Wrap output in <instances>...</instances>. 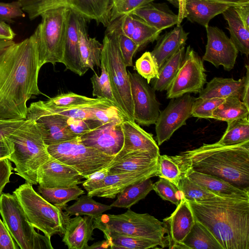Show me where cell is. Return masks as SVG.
Returning <instances> with one entry per match:
<instances>
[{
	"instance_id": "obj_36",
	"label": "cell",
	"mask_w": 249,
	"mask_h": 249,
	"mask_svg": "<svg viewBox=\"0 0 249 249\" xmlns=\"http://www.w3.org/2000/svg\"><path fill=\"white\" fill-rule=\"evenodd\" d=\"M38 193L52 204L64 209L67 203L71 200H76L81 195L85 194L77 185L71 187L46 188L38 186Z\"/></svg>"
},
{
	"instance_id": "obj_47",
	"label": "cell",
	"mask_w": 249,
	"mask_h": 249,
	"mask_svg": "<svg viewBox=\"0 0 249 249\" xmlns=\"http://www.w3.org/2000/svg\"><path fill=\"white\" fill-rule=\"evenodd\" d=\"M153 190L163 199L171 202L178 206L180 202L182 195L178 187L164 178L153 183Z\"/></svg>"
},
{
	"instance_id": "obj_54",
	"label": "cell",
	"mask_w": 249,
	"mask_h": 249,
	"mask_svg": "<svg viewBox=\"0 0 249 249\" xmlns=\"http://www.w3.org/2000/svg\"><path fill=\"white\" fill-rule=\"evenodd\" d=\"M14 169L8 159L0 160V195L6 185L10 182V176Z\"/></svg>"
},
{
	"instance_id": "obj_60",
	"label": "cell",
	"mask_w": 249,
	"mask_h": 249,
	"mask_svg": "<svg viewBox=\"0 0 249 249\" xmlns=\"http://www.w3.org/2000/svg\"><path fill=\"white\" fill-rule=\"evenodd\" d=\"M246 80L241 100L248 107H249V67L246 65Z\"/></svg>"
},
{
	"instance_id": "obj_2",
	"label": "cell",
	"mask_w": 249,
	"mask_h": 249,
	"mask_svg": "<svg viewBox=\"0 0 249 249\" xmlns=\"http://www.w3.org/2000/svg\"><path fill=\"white\" fill-rule=\"evenodd\" d=\"M187 202L195 220L209 230L223 249H249V198L226 196Z\"/></svg>"
},
{
	"instance_id": "obj_39",
	"label": "cell",
	"mask_w": 249,
	"mask_h": 249,
	"mask_svg": "<svg viewBox=\"0 0 249 249\" xmlns=\"http://www.w3.org/2000/svg\"><path fill=\"white\" fill-rule=\"evenodd\" d=\"M178 189L189 201H203L228 196L213 192L184 175H182L180 180Z\"/></svg>"
},
{
	"instance_id": "obj_28",
	"label": "cell",
	"mask_w": 249,
	"mask_h": 249,
	"mask_svg": "<svg viewBox=\"0 0 249 249\" xmlns=\"http://www.w3.org/2000/svg\"><path fill=\"white\" fill-rule=\"evenodd\" d=\"M246 75L236 80L232 78L214 77L199 93V98H224L237 97L242 99Z\"/></svg>"
},
{
	"instance_id": "obj_35",
	"label": "cell",
	"mask_w": 249,
	"mask_h": 249,
	"mask_svg": "<svg viewBox=\"0 0 249 249\" xmlns=\"http://www.w3.org/2000/svg\"><path fill=\"white\" fill-rule=\"evenodd\" d=\"M249 115V107L237 97H228L213 112L212 119L228 122L246 118Z\"/></svg>"
},
{
	"instance_id": "obj_14",
	"label": "cell",
	"mask_w": 249,
	"mask_h": 249,
	"mask_svg": "<svg viewBox=\"0 0 249 249\" xmlns=\"http://www.w3.org/2000/svg\"><path fill=\"white\" fill-rule=\"evenodd\" d=\"M133 105V117L138 124H155L160 112L155 90L137 73L128 71Z\"/></svg>"
},
{
	"instance_id": "obj_8",
	"label": "cell",
	"mask_w": 249,
	"mask_h": 249,
	"mask_svg": "<svg viewBox=\"0 0 249 249\" xmlns=\"http://www.w3.org/2000/svg\"><path fill=\"white\" fill-rule=\"evenodd\" d=\"M69 9L57 7L42 13L41 22L34 34L41 67L46 63H61L63 56Z\"/></svg>"
},
{
	"instance_id": "obj_5",
	"label": "cell",
	"mask_w": 249,
	"mask_h": 249,
	"mask_svg": "<svg viewBox=\"0 0 249 249\" xmlns=\"http://www.w3.org/2000/svg\"><path fill=\"white\" fill-rule=\"evenodd\" d=\"M107 27L103 40L101 61L105 66L119 109L127 120L135 122L129 76L118 42L119 18L110 22Z\"/></svg>"
},
{
	"instance_id": "obj_15",
	"label": "cell",
	"mask_w": 249,
	"mask_h": 249,
	"mask_svg": "<svg viewBox=\"0 0 249 249\" xmlns=\"http://www.w3.org/2000/svg\"><path fill=\"white\" fill-rule=\"evenodd\" d=\"M195 99L190 93L171 99L166 108L160 112L155 124L158 145L169 140L176 130L186 124L191 116Z\"/></svg>"
},
{
	"instance_id": "obj_56",
	"label": "cell",
	"mask_w": 249,
	"mask_h": 249,
	"mask_svg": "<svg viewBox=\"0 0 249 249\" xmlns=\"http://www.w3.org/2000/svg\"><path fill=\"white\" fill-rule=\"evenodd\" d=\"M119 18L121 32L124 36L131 38L134 29V17L130 14H126Z\"/></svg>"
},
{
	"instance_id": "obj_50",
	"label": "cell",
	"mask_w": 249,
	"mask_h": 249,
	"mask_svg": "<svg viewBox=\"0 0 249 249\" xmlns=\"http://www.w3.org/2000/svg\"><path fill=\"white\" fill-rule=\"evenodd\" d=\"M67 123L71 131L77 136H80L102 124L100 122L95 120H83L69 117H67Z\"/></svg>"
},
{
	"instance_id": "obj_53",
	"label": "cell",
	"mask_w": 249,
	"mask_h": 249,
	"mask_svg": "<svg viewBox=\"0 0 249 249\" xmlns=\"http://www.w3.org/2000/svg\"><path fill=\"white\" fill-rule=\"evenodd\" d=\"M10 232L0 218V249H19Z\"/></svg>"
},
{
	"instance_id": "obj_51",
	"label": "cell",
	"mask_w": 249,
	"mask_h": 249,
	"mask_svg": "<svg viewBox=\"0 0 249 249\" xmlns=\"http://www.w3.org/2000/svg\"><path fill=\"white\" fill-rule=\"evenodd\" d=\"M24 16L18 0L10 3L0 2V21L12 22L13 19Z\"/></svg>"
},
{
	"instance_id": "obj_18",
	"label": "cell",
	"mask_w": 249,
	"mask_h": 249,
	"mask_svg": "<svg viewBox=\"0 0 249 249\" xmlns=\"http://www.w3.org/2000/svg\"><path fill=\"white\" fill-rule=\"evenodd\" d=\"M83 178L73 167L52 157L37 171L38 184L46 188L74 187L82 183Z\"/></svg>"
},
{
	"instance_id": "obj_44",
	"label": "cell",
	"mask_w": 249,
	"mask_h": 249,
	"mask_svg": "<svg viewBox=\"0 0 249 249\" xmlns=\"http://www.w3.org/2000/svg\"><path fill=\"white\" fill-rule=\"evenodd\" d=\"M133 16L135 26L131 38L140 48L158 39L161 31L150 26L140 18Z\"/></svg>"
},
{
	"instance_id": "obj_13",
	"label": "cell",
	"mask_w": 249,
	"mask_h": 249,
	"mask_svg": "<svg viewBox=\"0 0 249 249\" xmlns=\"http://www.w3.org/2000/svg\"><path fill=\"white\" fill-rule=\"evenodd\" d=\"M34 120L48 146L72 139L77 136L70 129L67 117L49 110L43 101L31 103L26 119Z\"/></svg>"
},
{
	"instance_id": "obj_33",
	"label": "cell",
	"mask_w": 249,
	"mask_h": 249,
	"mask_svg": "<svg viewBox=\"0 0 249 249\" xmlns=\"http://www.w3.org/2000/svg\"><path fill=\"white\" fill-rule=\"evenodd\" d=\"M182 243L186 249H223L219 242L209 230L196 220Z\"/></svg>"
},
{
	"instance_id": "obj_42",
	"label": "cell",
	"mask_w": 249,
	"mask_h": 249,
	"mask_svg": "<svg viewBox=\"0 0 249 249\" xmlns=\"http://www.w3.org/2000/svg\"><path fill=\"white\" fill-rule=\"evenodd\" d=\"M156 176L168 179L178 188L182 172L174 156L160 155L159 156Z\"/></svg>"
},
{
	"instance_id": "obj_21",
	"label": "cell",
	"mask_w": 249,
	"mask_h": 249,
	"mask_svg": "<svg viewBox=\"0 0 249 249\" xmlns=\"http://www.w3.org/2000/svg\"><path fill=\"white\" fill-rule=\"evenodd\" d=\"M157 170L107 175L98 188L88 193L91 197L114 198L127 186L156 176Z\"/></svg>"
},
{
	"instance_id": "obj_12",
	"label": "cell",
	"mask_w": 249,
	"mask_h": 249,
	"mask_svg": "<svg viewBox=\"0 0 249 249\" xmlns=\"http://www.w3.org/2000/svg\"><path fill=\"white\" fill-rule=\"evenodd\" d=\"M205 72L202 60L189 46L176 76L166 90L167 98H176L187 93H199L206 83Z\"/></svg>"
},
{
	"instance_id": "obj_59",
	"label": "cell",
	"mask_w": 249,
	"mask_h": 249,
	"mask_svg": "<svg viewBox=\"0 0 249 249\" xmlns=\"http://www.w3.org/2000/svg\"><path fill=\"white\" fill-rule=\"evenodd\" d=\"M15 36L10 26L4 21H0V40H13Z\"/></svg>"
},
{
	"instance_id": "obj_62",
	"label": "cell",
	"mask_w": 249,
	"mask_h": 249,
	"mask_svg": "<svg viewBox=\"0 0 249 249\" xmlns=\"http://www.w3.org/2000/svg\"><path fill=\"white\" fill-rule=\"evenodd\" d=\"M110 246L111 243L110 241L105 239V240L94 243L90 246H88L87 249H110Z\"/></svg>"
},
{
	"instance_id": "obj_30",
	"label": "cell",
	"mask_w": 249,
	"mask_h": 249,
	"mask_svg": "<svg viewBox=\"0 0 249 249\" xmlns=\"http://www.w3.org/2000/svg\"><path fill=\"white\" fill-rule=\"evenodd\" d=\"M87 21L84 18L81 16L78 29L80 52L84 66L94 71V66L101 67L103 44L95 38H91L89 36L87 29Z\"/></svg>"
},
{
	"instance_id": "obj_10",
	"label": "cell",
	"mask_w": 249,
	"mask_h": 249,
	"mask_svg": "<svg viewBox=\"0 0 249 249\" xmlns=\"http://www.w3.org/2000/svg\"><path fill=\"white\" fill-rule=\"evenodd\" d=\"M53 158L75 169L85 178L108 166L115 156L85 146L80 137L47 146Z\"/></svg>"
},
{
	"instance_id": "obj_22",
	"label": "cell",
	"mask_w": 249,
	"mask_h": 249,
	"mask_svg": "<svg viewBox=\"0 0 249 249\" xmlns=\"http://www.w3.org/2000/svg\"><path fill=\"white\" fill-rule=\"evenodd\" d=\"M122 127L124 144L115 157L136 151H145L158 156L160 155L158 145L153 135L144 130L135 122L126 119L123 122Z\"/></svg>"
},
{
	"instance_id": "obj_48",
	"label": "cell",
	"mask_w": 249,
	"mask_h": 249,
	"mask_svg": "<svg viewBox=\"0 0 249 249\" xmlns=\"http://www.w3.org/2000/svg\"><path fill=\"white\" fill-rule=\"evenodd\" d=\"M225 100L224 98H196L192 107L191 116L203 119H212L213 110Z\"/></svg>"
},
{
	"instance_id": "obj_20",
	"label": "cell",
	"mask_w": 249,
	"mask_h": 249,
	"mask_svg": "<svg viewBox=\"0 0 249 249\" xmlns=\"http://www.w3.org/2000/svg\"><path fill=\"white\" fill-rule=\"evenodd\" d=\"M81 16L69 9L62 61L67 70L82 76L89 70L82 63L78 29Z\"/></svg>"
},
{
	"instance_id": "obj_31",
	"label": "cell",
	"mask_w": 249,
	"mask_h": 249,
	"mask_svg": "<svg viewBox=\"0 0 249 249\" xmlns=\"http://www.w3.org/2000/svg\"><path fill=\"white\" fill-rule=\"evenodd\" d=\"M233 7L228 8L222 14L228 23V27L227 28L230 33V39L238 51L248 57L249 30L245 27Z\"/></svg>"
},
{
	"instance_id": "obj_41",
	"label": "cell",
	"mask_w": 249,
	"mask_h": 249,
	"mask_svg": "<svg viewBox=\"0 0 249 249\" xmlns=\"http://www.w3.org/2000/svg\"><path fill=\"white\" fill-rule=\"evenodd\" d=\"M106 100L107 99L103 98H91L70 92L51 98L49 100L44 101V103L50 107L63 108L93 105Z\"/></svg>"
},
{
	"instance_id": "obj_9",
	"label": "cell",
	"mask_w": 249,
	"mask_h": 249,
	"mask_svg": "<svg viewBox=\"0 0 249 249\" xmlns=\"http://www.w3.org/2000/svg\"><path fill=\"white\" fill-rule=\"evenodd\" d=\"M0 214L12 238L20 249H53L51 238L37 232L30 223L13 194L0 195Z\"/></svg>"
},
{
	"instance_id": "obj_55",
	"label": "cell",
	"mask_w": 249,
	"mask_h": 249,
	"mask_svg": "<svg viewBox=\"0 0 249 249\" xmlns=\"http://www.w3.org/2000/svg\"><path fill=\"white\" fill-rule=\"evenodd\" d=\"M25 120H5L0 119V140L7 137L20 126Z\"/></svg>"
},
{
	"instance_id": "obj_58",
	"label": "cell",
	"mask_w": 249,
	"mask_h": 249,
	"mask_svg": "<svg viewBox=\"0 0 249 249\" xmlns=\"http://www.w3.org/2000/svg\"><path fill=\"white\" fill-rule=\"evenodd\" d=\"M14 150L13 143L7 137L0 140V160L9 159Z\"/></svg>"
},
{
	"instance_id": "obj_26",
	"label": "cell",
	"mask_w": 249,
	"mask_h": 249,
	"mask_svg": "<svg viewBox=\"0 0 249 249\" xmlns=\"http://www.w3.org/2000/svg\"><path fill=\"white\" fill-rule=\"evenodd\" d=\"M182 175L208 190L222 195L249 198V191L240 189L220 178L179 166Z\"/></svg>"
},
{
	"instance_id": "obj_16",
	"label": "cell",
	"mask_w": 249,
	"mask_h": 249,
	"mask_svg": "<svg viewBox=\"0 0 249 249\" xmlns=\"http://www.w3.org/2000/svg\"><path fill=\"white\" fill-rule=\"evenodd\" d=\"M206 29L207 42L202 59L217 68L222 66L226 71L231 70L239 52L235 46L230 38L218 27L208 25Z\"/></svg>"
},
{
	"instance_id": "obj_32",
	"label": "cell",
	"mask_w": 249,
	"mask_h": 249,
	"mask_svg": "<svg viewBox=\"0 0 249 249\" xmlns=\"http://www.w3.org/2000/svg\"><path fill=\"white\" fill-rule=\"evenodd\" d=\"M185 47L179 49L159 68L158 77L153 79L152 88L155 91L166 90L176 76L185 54Z\"/></svg>"
},
{
	"instance_id": "obj_24",
	"label": "cell",
	"mask_w": 249,
	"mask_h": 249,
	"mask_svg": "<svg viewBox=\"0 0 249 249\" xmlns=\"http://www.w3.org/2000/svg\"><path fill=\"white\" fill-rule=\"evenodd\" d=\"M93 217L89 215H75L70 219L62 241L69 249H87L92 240Z\"/></svg>"
},
{
	"instance_id": "obj_17",
	"label": "cell",
	"mask_w": 249,
	"mask_h": 249,
	"mask_svg": "<svg viewBox=\"0 0 249 249\" xmlns=\"http://www.w3.org/2000/svg\"><path fill=\"white\" fill-rule=\"evenodd\" d=\"M123 122H110L80 136L82 142L107 155L115 156L122 149L124 135Z\"/></svg>"
},
{
	"instance_id": "obj_57",
	"label": "cell",
	"mask_w": 249,
	"mask_h": 249,
	"mask_svg": "<svg viewBox=\"0 0 249 249\" xmlns=\"http://www.w3.org/2000/svg\"><path fill=\"white\" fill-rule=\"evenodd\" d=\"M233 7L245 27L249 30V3L238 5Z\"/></svg>"
},
{
	"instance_id": "obj_3",
	"label": "cell",
	"mask_w": 249,
	"mask_h": 249,
	"mask_svg": "<svg viewBox=\"0 0 249 249\" xmlns=\"http://www.w3.org/2000/svg\"><path fill=\"white\" fill-rule=\"evenodd\" d=\"M174 157L179 166L220 178L249 191V141L234 145L204 143Z\"/></svg>"
},
{
	"instance_id": "obj_40",
	"label": "cell",
	"mask_w": 249,
	"mask_h": 249,
	"mask_svg": "<svg viewBox=\"0 0 249 249\" xmlns=\"http://www.w3.org/2000/svg\"><path fill=\"white\" fill-rule=\"evenodd\" d=\"M109 240L112 249H148L165 247L158 240L142 237L119 235Z\"/></svg>"
},
{
	"instance_id": "obj_52",
	"label": "cell",
	"mask_w": 249,
	"mask_h": 249,
	"mask_svg": "<svg viewBox=\"0 0 249 249\" xmlns=\"http://www.w3.org/2000/svg\"><path fill=\"white\" fill-rule=\"evenodd\" d=\"M108 173L107 166L105 168L92 174L86 180L83 181L82 185L87 193L99 187Z\"/></svg>"
},
{
	"instance_id": "obj_6",
	"label": "cell",
	"mask_w": 249,
	"mask_h": 249,
	"mask_svg": "<svg viewBox=\"0 0 249 249\" xmlns=\"http://www.w3.org/2000/svg\"><path fill=\"white\" fill-rule=\"evenodd\" d=\"M93 228L101 231L106 239L119 235L137 236L158 240L168 246L162 222L148 213H139L130 209L119 214H104L93 218Z\"/></svg>"
},
{
	"instance_id": "obj_46",
	"label": "cell",
	"mask_w": 249,
	"mask_h": 249,
	"mask_svg": "<svg viewBox=\"0 0 249 249\" xmlns=\"http://www.w3.org/2000/svg\"><path fill=\"white\" fill-rule=\"evenodd\" d=\"M154 0H112L110 23L118 18L131 14L136 9Z\"/></svg>"
},
{
	"instance_id": "obj_49",
	"label": "cell",
	"mask_w": 249,
	"mask_h": 249,
	"mask_svg": "<svg viewBox=\"0 0 249 249\" xmlns=\"http://www.w3.org/2000/svg\"><path fill=\"white\" fill-rule=\"evenodd\" d=\"M118 42L125 66L126 67L133 66V56L140 48L131 38L124 36L121 32L120 26Z\"/></svg>"
},
{
	"instance_id": "obj_7",
	"label": "cell",
	"mask_w": 249,
	"mask_h": 249,
	"mask_svg": "<svg viewBox=\"0 0 249 249\" xmlns=\"http://www.w3.org/2000/svg\"><path fill=\"white\" fill-rule=\"evenodd\" d=\"M30 223L50 238L64 235L70 215L45 199L26 182L13 191Z\"/></svg>"
},
{
	"instance_id": "obj_45",
	"label": "cell",
	"mask_w": 249,
	"mask_h": 249,
	"mask_svg": "<svg viewBox=\"0 0 249 249\" xmlns=\"http://www.w3.org/2000/svg\"><path fill=\"white\" fill-rule=\"evenodd\" d=\"M135 70L149 84L158 77L159 68L150 52H146L135 63Z\"/></svg>"
},
{
	"instance_id": "obj_19",
	"label": "cell",
	"mask_w": 249,
	"mask_h": 249,
	"mask_svg": "<svg viewBox=\"0 0 249 249\" xmlns=\"http://www.w3.org/2000/svg\"><path fill=\"white\" fill-rule=\"evenodd\" d=\"M162 222L167 234L168 248L186 249L182 242L194 225L195 219L183 196L176 210Z\"/></svg>"
},
{
	"instance_id": "obj_61",
	"label": "cell",
	"mask_w": 249,
	"mask_h": 249,
	"mask_svg": "<svg viewBox=\"0 0 249 249\" xmlns=\"http://www.w3.org/2000/svg\"><path fill=\"white\" fill-rule=\"evenodd\" d=\"M186 0H171V2H175L176 6L178 7V21L177 26L180 25L183 19L185 18V6Z\"/></svg>"
},
{
	"instance_id": "obj_34",
	"label": "cell",
	"mask_w": 249,
	"mask_h": 249,
	"mask_svg": "<svg viewBox=\"0 0 249 249\" xmlns=\"http://www.w3.org/2000/svg\"><path fill=\"white\" fill-rule=\"evenodd\" d=\"M153 185L150 178L130 185L118 194L117 199L110 205L112 207L130 209L153 190Z\"/></svg>"
},
{
	"instance_id": "obj_4",
	"label": "cell",
	"mask_w": 249,
	"mask_h": 249,
	"mask_svg": "<svg viewBox=\"0 0 249 249\" xmlns=\"http://www.w3.org/2000/svg\"><path fill=\"white\" fill-rule=\"evenodd\" d=\"M7 138L13 145L14 150L9 160L14 163V171L26 182L37 184L39 168L52 157L35 121L26 119Z\"/></svg>"
},
{
	"instance_id": "obj_29",
	"label": "cell",
	"mask_w": 249,
	"mask_h": 249,
	"mask_svg": "<svg viewBox=\"0 0 249 249\" xmlns=\"http://www.w3.org/2000/svg\"><path fill=\"white\" fill-rule=\"evenodd\" d=\"M132 15L136 16L156 29L162 31L178 23V15L175 14L163 4L152 2L135 10Z\"/></svg>"
},
{
	"instance_id": "obj_23",
	"label": "cell",
	"mask_w": 249,
	"mask_h": 249,
	"mask_svg": "<svg viewBox=\"0 0 249 249\" xmlns=\"http://www.w3.org/2000/svg\"><path fill=\"white\" fill-rule=\"evenodd\" d=\"M159 156L145 151H136L115 157L108 166V175L157 170Z\"/></svg>"
},
{
	"instance_id": "obj_27",
	"label": "cell",
	"mask_w": 249,
	"mask_h": 249,
	"mask_svg": "<svg viewBox=\"0 0 249 249\" xmlns=\"http://www.w3.org/2000/svg\"><path fill=\"white\" fill-rule=\"evenodd\" d=\"M188 34L189 33L185 32L179 25L158 39L150 53L159 68L169 57L185 46Z\"/></svg>"
},
{
	"instance_id": "obj_1",
	"label": "cell",
	"mask_w": 249,
	"mask_h": 249,
	"mask_svg": "<svg viewBox=\"0 0 249 249\" xmlns=\"http://www.w3.org/2000/svg\"><path fill=\"white\" fill-rule=\"evenodd\" d=\"M41 68L34 34L18 43L0 40V120H26L27 102L41 93Z\"/></svg>"
},
{
	"instance_id": "obj_43",
	"label": "cell",
	"mask_w": 249,
	"mask_h": 249,
	"mask_svg": "<svg viewBox=\"0 0 249 249\" xmlns=\"http://www.w3.org/2000/svg\"><path fill=\"white\" fill-rule=\"evenodd\" d=\"M101 75L99 76L94 72V74L90 78L93 88L92 95L97 98H103L108 100L119 108L112 93L108 75L105 66L101 61Z\"/></svg>"
},
{
	"instance_id": "obj_11",
	"label": "cell",
	"mask_w": 249,
	"mask_h": 249,
	"mask_svg": "<svg viewBox=\"0 0 249 249\" xmlns=\"http://www.w3.org/2000/svg\"><path fill=\"white\" fill-rule=\"evenodd\" d=\"M22 10L33 20L45 11L64 7L87 20H94L107 27L110 23L112 0H18Z\"/></svg>"
},
{
	"instance_id": "obj_25",
	"label": "cell",
	"mask_w": 249,
	"mask_h": 249,
	"mask_svg": "<svg viewBox=\"0 0 249 249\" xmlns=\"http://www.w3.org/2000/svg\"><path fill=\"white\" fill-rule=\"evenodd\" d=\"M236 5H238L208 0H186L185 18L206 28L213 18L228 8Z\"/></svg>"
},
{
	"instance_id": "obj_38",
	"label": "cell",
	"mask_w": 249,
	"mask_h": 249,
	"mask_svg": "<svg viewBox=\"0 0 249 249\" xmlns=\"http://www.w3.org/2000/svg\"><path fill=\"white\" fill-rule=\"evenodd\" d=\"M227 129L217 142L223 145H234L249 141V117L227 122Z\"/></svg>"
},
{
	"instance_id": "obj_63",
	"label": "cell",
	"mask_w": 249,
	"mask_h": 249,
	"mask_svg": "<svg viewBox=\"0 0 249 249\" xmlns=\"http://www.w3.org/2000/svg\"><path fill=\"white\" fill-rule=\"evenodd\" d=\"M213 1L233 3L236 5L249 3V0H208Z\"/></svg>"
},
{
	"instance_id": "obj_37",
	"label": "cell",
	"mask_w": 249,
	"mask_h": 249,
	"mask_svg": "<svg viewBox=\"0 0 249 249\" xmlns=\"http://www.w3.org/2000/svg\"><path fill=\"white\" fill-rule=\"evenodd\" d=\"M111 209V205L98 202L87 195L78 197L72 205L67 206L64 210L70 216L89 215L95 218Z\"/></svg>"
}]
</instances>
